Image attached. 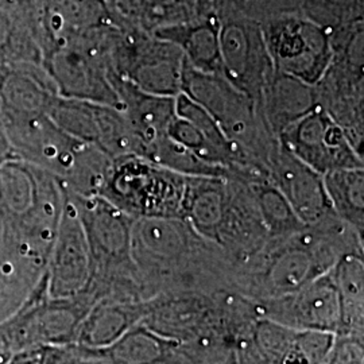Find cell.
<instances>
[{
	"instance_id": "obj_34",
	"label": "cell",
	"mask_w": 364,
	"mask_h": 364,
	"mask_svg": "<svg viewBox=\"0 0 364 364\" xmlns=\"http://www.w3.org/2000/svg\"><path fill=\"white\" fill-rule=\"evenodd\" d=\"M1 309H4V305H3V299H1V294H0V318H3V316H1Z\"/></svg>"
},
{
	"instance_id": "obj_5",
	"label": "cell",
	"mask_w": 364,
	"mask_h": 364,
	"mask_svg": "<svg viewBox=\"0 0 364 364\" xmlns=\"http://www.w3.org/2000/svg\"><path fill=\"white\" fill-rule=\"evenodd\" d=\"M182 92L201 105L227 139L267 176L269 159L279 141L269 129L257 100L237 90L221 73H204L188 65Z\"/></svg>"
},
{
	"instance_id": "obj_27",
	"label": "cell",
	"mask_w": 364,
	"mask_h": 364,
	"mask_svg": "<svg viewBox=\"0 0 364 364\" xmlns=\"http://www.w3.org/2000/svg\"><path fill=\"white\" fill-rule=\"evenodd\" d=\"M247 182L255 196L270 239L287 237L306 227L267 177H257Z\"/></svg>"
},
{
	"instance_id": "obj_20",
	"label": "cell",
	"mask_w": 364,
	"mask_h": 364,
	"mask_svg": "<svg viewBox=\"0 0 364 364\" xmlns=\"http://www.w3.org/2000/svg\"><path fill=\"white\" fill-rule=\"evenodd\" d=\"M76 346V344H75ZM78 358L102 364H186L180 344L138 323L109 346L78 347Z\"/></svg>"
},
{
	"instance_id": "obj_22",
	"label": "cell",
	"mask_w": 364,
	"mask_h": 364,
	"mask_svg": "<svg viewBox=\"0 0 364 364\" xmlns=\"http://www.w3.org/2000/svg\"><path fill=\"white\" fill-rule=\"evenodd\" d=\"M258 105L269 129L277 138L317 107L313 85L279 72H274L262 90Z\"/></svg>"
},
{
	"instance_id": "obj_26",
	"label": "cell",
	"mask_w": 364,
	"mask_h": 364,
	"mask_svg": "<svg viewBox=\"0 0 364 364\" xmlns=\"http://www.w3.org/2000/svg\"><path fill=\"white\" fill-rule=\"evenodd\" d=\"M323 177L336 216L364 235V168L333 170Z\"/></svg>"
},
{
	"instance_id": "obj_16",
	"label": "cell",
	"mask_w": 364,
	"mask_h": 364,
	"mask_svg": "<svg viewBox=\"0 0 364 364\" xmlns=\"http://www.w3.org/2000/svg\"><path fill=\"white\" fill-rule=\"evenodd\" d=\"M251 302L257 318L335 335L340 329L338 290L331 270L287 296Z\"/></svg>"
},
{
	"instance_id": "obj_18",
	"label": "cell",
	"mask_w": 364,
	"mask_h": 364,
	"mask_svg": "<svg viewBox=\"0 0 364 364\" xmlns=\"http://www.w3.org/2000/svg\"><path fill=\"white\" fill-rule=\"evenodd\" d=\"M267 178L287 198L304 225L313 227L336 216L326 195L324 177L287 153L281 144L269 159Z\"/></svg>"
},
{
	"instance_id": "obj_4",
	"label": "cell",
	"mask_w": 364,
	"mask_h": 364,
	"mask_svg": "<svg viewBox=\"0 0 364 364\" xmlns=\"http://www.w3.org/2000/svg\"><path fill=\"white\" fill-rule=\"evenodd\" d=\"M66 193L76 204L91 255V279L84 293L93 302L105 297L149 299L131 255L135 219L102 196Z\"/></svg>"
},
{
	"instance_id": "obj_6",
	"label": "cell",
	"mask_w": 364,
	"mask_h": 364,
	"mask_svg": "<svg viewBox=\"0 0 364 364\" xmlns=\"http://www.w3.org/2000/svg\"><path fill=\"white\" fill-rule=\"evenodd\" d=\"M186 177L144 156H117L99 196L132 219H181Z\"/></svg>"
},
{
	"instance_id": "obj_13",
	"label": "cell",
	"mask_w": 364,
	"mask_h": 364,
	"mask_svg": "<svg viewBox=\"0 0 364 364\" xmlns=\"http://www.w3.org/2000/svg\"><path fill=\"white\" fill-rule=\"evenodd\" d=\"M335 333L294 329L257 318L237 340L236 364H321Z\"/></svg>"
},
{
	"instance_id": "obj_25",
	"label": "cell",
	"mask_w": 364,
	"mask_h": 364,
	"mask_svg": "<svg viewBox=\"0 0 364 364\" xmlns=\"http://www.w3.org/2000/svg\"><path fill=\"white\" fill-rule=\"evenodd\" d=\"M111 9L131 26L150 34L192 22L200 15L198 0H117Z\"/></svg>"
},
{
	"instance_id": "obj_17",
	"label": "cell",
	"mask_w": 364,
	"mask_h": 364,
	"mask_svg": "<svg viewBox=\"0 0 364 364\" xmlns=\"http://www.w3.org/2000/svg\"><path fill=\"white\" fill-rule=\"evenodd\" d=\"M64 209L49 263L45 272L52 299H73L82 294L91 279V255L76 204L66 193Z\"/></svg>"
},
{
	"instance_id": "obj_1",
	"label": "cell",
	"mask_w": 364,
	"mask_h": 364,
	"mask_svg": "<svg viewBox=\"0 0 364 364\" xmlns=\"http://www.w3.org/2000/svg\"><path fill=\"white\" fill-rule=\"evenodd\" d=\"M131 255L149 299L177 290H232L234 263L180 218L135 219Z\"/></svg>"
},
{
	"instance_id": "obj_15",
	"label": "cell",
	"mask_w": 364,
	"mask_h": 364,
	"mask_svg": "<svg viewBox=\"0 0 364 364\" xmlns=\"http://www.w3.org/2000/svg\"><path fill=\"white\" fill-rule=\"evenodd\" d=\"M219 43L221 75L258 102L262 90L275 72L259 22L223 18Z\"/></svg>"
},
{
	"instance_id": "obj_3",
	"label": "cell",
	"mask_w": 364,
	"mask_h": 364,
	"mask_svg": "<svg viewBox=\"0 0 364 364\" xmlns=\"http://www.w3.org/2000/svg\"><path fill=\"white\" fill-rule=\"evenodd\" d=\"M15 158L53 176L69 193L99 196L111 156L60 129L46 112H0Z\"/></svg>"
},
{
	"instance_id": "obj_8",
	"label": "cell",
	"mask_w": 364,
	"mask_h": 364,
	"mask_svg": "<svg viewBox=\"0 0 364 364\" xmlns=\"http://www.w3.org/2000/svg\"><path fill=\"white\" fill-rule=\"evenodd\" d=\"M114 25L115 13L111 22L43 54L42 66L58 96L120 108L108 54Z\"/></svg>"
},
{
	"instance_id": "obj_11",
	"label": "cell",
	"mask_w": 364,
	"mask_h": 364,
	"mask_svg": "<svg viewBox=\"0 0 364 364\" xmlns=\"http://www.w3.org/2000/svg\"><path fill=\"white\" fill-rule=\"evenodd\" d=\"M363 43L352 41L332 52L324 76L313 85L316 105L346 131L363 154Z\"/></svg>"
},
{
	"instance_id": "obj_21",
	"label": "cell",
	"mask_w": 364,
	"mask_h": 364,
	"mask_svg": "<svg viewBox=\"0 0 364 364\" xmlns=\"http://www.w3.org/2000/svg\"><path fill=\"white\" fill-rule=\"evenodd\" d=\"M147 299H97L78 326L75 344L84 348H100L109 346L141 323L147 312Z\"/></svg>"
},
{
	"instance_id": "obj_31",
	"label": "cell",
	"mask_w": 364,
	"mask_h": 364,
	"mask_svg": "<svg viewBox=\"0 0 364 364\" xmlns=\"http://www.w3.org/2000/svg\"><path fill=\"white\" fill-rule=\"evenodd\" d=\"M10 158H15V156H14L11 144L9 142L7 134H6L1 117H0V166Z\"/></svg>"
},
{
	"instance_id": "obj_23",
	"label": "cell",
	"mask_w": 364,
	"mask_h": 364,
	"mask_svg": "<svg viewBox=\"0 0 364 364\" xmlns=\"http://www.w3.org/2000/svg\"><path fill=\"white\" fill-rule=\"evenodd\" d=\"M220 19L216 15H198L192 22L159 30L154 36L177 43L186 65L204 73H221Z\"/></svg>"
},
{
	"instance_id": "obj_29",
	"label": "cell",
	"mask_w": 364,
	"mask_h": 364,
	"mask_svg": "<svg viewBox=\"0 0 364 364\" xmlns=\"http://www.w3.org/2000/svg\"><path fill=\"white\" fill-rule=\"evenodd\" d=\"M77 350L69 346H37L25 351L16 352L9 362L1 364H77Z\"/></svg>"
},
{
	"instance_id": "obj_28",
	"label": "cell",
	"mask_w": 364,
	"mask_h": 364,
	"mask_svg": "<svg viewBox=\"0 0 364 364\" xmlns=\"http://www.w3.org/2000/svg\"><path fill=\"white\" fill-rule=\"evenodd\" d=\"M301 14L326 30H333L364 21V0H302Z\"/></svg>"
},
{
	"instance_id": "obj_9",
	"label": "cell",
	"mask_w": 364,
	"mask_h": 364,
	"mask_svg": "<svg viewBox=\"0 0 364 364\" xmlns=\"http://www.w3.org/2000/svg\"><path fill=\"white\" fill-rule=\"evenodd\" d=\"M92 305L85 294L52 299L43 274L25 302L0 321V355H14L37 346L75 344L78 326Z\"/></svg>"
},
{
	"instance_id": "obj_19",
	"label": "cell",
	"mask_w": 364,
	"mask_h": 364,
	"mask_svg": "<svg viewBox=\"0 0 364 364\" xmlns=\"http://www.w3.org/2000/svg\"><path fill=\"white\" fill-rule=\"evenodd\" d=\"M34 11L43 54L114 19L105 0H34Z\"/></svg>"
},
{
	"instance_id": "obj_36",
	"label": "cell",
	"mask_w": 364,
	"mask_h": 364,
	"mask_svg": "<svg viewBox=\"0 0 364 364\" xmlns=\"http://www.w3.org/2000/svg\"><path fill=\"white\" fill-rule=\"evenodd\" d=\"M3 69H4V66L0 65V78H1V75H3Z\"/></svg>"
},
{
	"instance_id": "obj_12",
	"label": "cell",
	"mask_w": 364,
	"mask_h": 364,
	"mask_svg": "<svg viewBox=\"0 0 364 364\" xmlns=\"http://www.w3.org/2000/svg\"><path fill=\"white\" fill-rule=\"evenodd\" d=\"M48 115L81 142L103 150L111 158L142 156V147L122 108L55 96Z\"/></svg>"
},
{
	"instance_id": "obj_14",
	"label": "cell",
	"mask_w": 364,
	"mask_h": 364,
	"mask_svg": "<svg viewBox=\"0 0 364 364\" xmlns=\"http://www.w3.org/2000/svg\"><path fill=\"white\" fill-rule=\"evenodd\" d=\"M278 141L284 150L321 176L333 170L364 168L363 154L318 107L282 131Z\"/></svg>"
},
{
	"instance_id": "obj_2",
	"label": "cell",
	"mask_w": 364,
	"mask_h": 364,
	"mask_svg": "<svg viewBox=\"0 0 364 364\" xmlns=\"http://www.w3.org/2000/svg\"><path fill=\"white\" fill-rule=\"evenodd\" d=\"M347 252H364L363 235L333 216L281 239L235 267L232 291L262 301L287 296L328 273Z\"/></svg>"
},
{
	"instance_id": "obj_10",
	"label": "cell",
	"mask_w": 364,
	"mask_h": 364,
	"mask_svg": "<svg viewBox=\"0 0 364 364\" xmlns=\"http://www.w3.org/2000/svg\"><path fill=\"white\" fill-rule=\"evenodd\" d=\"M274 70L314 85L332 61L329 33L302 14L260 23Z\"/></svg>"
},
{
	"instance_id": "obj_7",
	"label": "cell",
	"mask_w": 364,
	"mask_h": 364,
	"mask_svg": "<svg viewBox=\"0 0 364 364\" xmlns=\"http://www.w3.org/2000/svg\"><path fill=\"white\" fill-rule=\"evenodd\" d=\"M109 64L114 75L141 91L170 97L182 92L186 60L181 48L131 26L117 15L109 41Z\"/></svg>"
},
{
	"instance_id": "obj_32",
	"label": "cell",
	"mask_w": 364,
	"mask_h": 364,
	"mask_svg": "<svg viewBox=\"0 0 364 364\" xmlns=\"http://www.w3.org/2000/svg\"><path fill=\"white\" fill-rule=\"evenodd\" d=\"M215 364H236V362H235V355L234 356H231L230 359H227V360H223V362H219V363Z\"/></svg>"
},
{
	"instance_id": "obj_24",
	"label": "cell",
	"mask_w": 364,
	"mask_h": 364,
	"mask_svg": "<svg viewBox=\"0 0 364 364\" xmlns=\"http://www.w3.org/2000/svg\"><path fill=\"white\" fill-rule=\"evenodd\" d=\"M331 274L340 305L338 333L364 336V252L341 255Z\"/></svg>"
},
{
	"instance_id": "obj_35",
	"label": "cell",
	"mask_w": 364,
	"mask_h": 364,
	"mask_svg": "<svg viewBox=\"0 0 364 364\" xmlns=\"http://www.w3.org/2000/svg\"><path fill=\"white\" fill-rule=\"evenodd\" d=\"M105 3L109 6V7H112L115 3H117V0H105Z\"/></svg>"
},
{
	"instance_id": "obj_30",
	"label": "cell",
	"mask_w": 364,
	"mask_h": 364,
	"mask_svg": "<svg viewBox=\"0 0 364 364\" xmlns=\"http://www.w3.org/2000/svg\"><path fill=\"white\" fill-rule=\"evenodd\" d=\"M321 364H364V336L335 335L332 347Z\"/></svg>"
},
{
	"instance_id": "obj_33",
	"label": "cell",
	"mask_w": 364,
	"mask_h": 364,
	"mask_svg": "<svg viewBox=\"0 0 364 364\" xmlns=\"http://www.w3.org/2000/svg\"><path fill=\"white\" fill-rule=\"evenodd\" d=\"M77 364H102L99 363V362H95V360H84V359H80L78 360Z\"/></svg>"
}]
</instances>
